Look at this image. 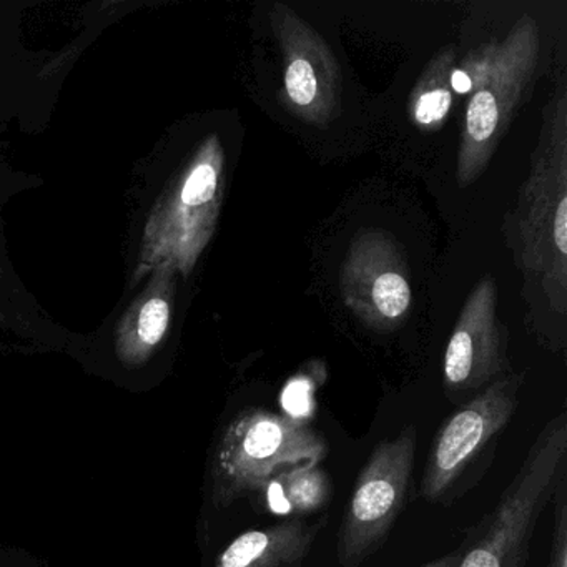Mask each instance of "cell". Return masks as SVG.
<instances>
[{"mask_svg": "<svg viewBox=\"0 0 567 567\" xmlns=\"http://www.w3.org/2000/svg\"><path fill=\"white\" fill-rule=\"evenodd\" d=\"M520 268L557 313L567 293V95L557 92L544 111L539 141L516 208Z\"/></svg>", "mask_w": 567, "mask_h": 567, "instance_id": "6da1fadb", "label": "cell"}, {"mask_svg": "<svg viewBox=\"0 0 567 567\" xmlns=\"http://www.w3.org/2000/svg\"><path fill=\"white\" fill-rule=\"evenodd\" d=\"M225 152L218 135L205 138L158 197L145 224L134 284L168 265L187 278L210 244L224 204Z\"/></svg>", "mask_w": 567, "mask_h": 567, "instance_id": "7a4b0ae2", "label": "cell"}, {"mask_svg": "<svg viewBox=\"0 0 567 567\" xmlns=\"http://www.w3.org/2000/svg\"><path fill=\"white\" fill-rule=\"evenodd\" d=\"M567 474V414L550 417L494 509L461 547L456 567H526L537 523Z\"/></svg>", "mask_w": 567, "mask_h": 567, "instance_id": "3957f363", "label": "cell"}, {"mask_svg": "<svg viewBox=\"0 0 567 567\" xmlns=\"http://www.w3.org/2000/svg\"><path fill=\"white\" fill-rule=\"evenodd\" d=\"M328 443L307 421L264 408L241 411L225 426L210 463L212 501L218 509L267 491L288 467L320 464Z\"/></svg>", "mask_w": 567, "mask_h": 567, "instance_id": "277c9868", "label": "cell"}, {"mask_svg": "<svg viewBox=\"0 0 567 567\" xmlns=\"http://www.w3.org/2000/svg\"><path fill=\"white\" fill-rule=\"evenodd\" d=\"M539 59V29L523 16L499 42L493 71L470 95L457 151V184L470 187L486 171L533 85Z\"/></svg>", "mask_w": 567, "mask_h": 567, "instance_id": "5b68a950", "label": "cell"}, {"mask_svg": "<svg viewBox=\"0 0 567 567\" xmlns=\"http://www.w3.org/2000/svg\"><path fill=\"white\" fill-rule=\"evenodd\" d=\"M524 373H507L487 384L440 427L424 466L420 494L426 503L447 504L467 474L493 456L497 437L519 406Z\"/></svg>", "mask_w": 567, "mask_h": 567, "instance_id": "8992f818", "label": "cell"}, {"mask_svg": "<svg viewBox=\"0 0 567 567\" xmlns=\"http://www.w3.org/2000/svg\"><path fill=\"white\" fill-rule=\"evenodd\" d=\"M416 454V430L406 426L396 437L374 447L358 474L338 530L341 567H360L373 556L406 504Z\"/></svg>", "mask_w": 567, "mask_h": 567, "instance_id": "52a82bcc", "label": "cell"}, {"mask_svg": "<svg viewBox=\"0 0 567 567\" xmlns=\"http://www.w3.org/2000/svg\"><path fill=\"white\" fill-rule=\"evenodd\" d=\"M340 287L347 307L371 330H394L410 313V265L386 230L358 231L341 265Z\"/></svg>", "mask_w": 567, "mask_h": 567, "instance_id": "ba28073f", "label": "cell"}, {"mask_svg": "<svg viewBox=\"0 0 567 567\" xmlns=\"http://www.w3.org/2000/svg\"><path fill=\"white\" fill-rule=\"evenodd\" d=\"M270 21L280 48L285 105L305 124H330L340 111L343 92L333 51L317 29L287 6H275Z\"/></svg>", "mask_w": 567, "mask_h": 567, "instance_id": "9c48e42d", "label": "cell"}, {"mask_svg": "<svg viewBox=\"0 0 567 567\" xmlns=\"http://www.w3.org/2000/svg\"><path fill=\"white\" fill-rule=\"evenodd\" d=\"M496 284L484 277L471 291L444 351V390L453 401L507 374L506 338L496 320Z\"/></svg>", "mask_w": 567, "mask_h": 567, "instance_id": "30bf717a", "label": "cell"}, {"mask_svg": "<svg viewBox=\"0 0 567 567\" xmlns=\"http://www.w3.org/2000/svg\"><path fill=\"white\" fill-rule=\"evenodd\" d=\"M177 271L161 265L151 274L147 287L122 317L115 333V354L125 367L147 363L168 333L177 288Z\"/></svg>", "mask_w": 567, "mask_h": 567, "instance_id": "8fae6325", "label": "cell"}, {"mask_svg": "<svg viewBox=\"0 0 567 567\" xmlns=\"http://www.w3.org/2000/svg\"><path fill=\"white\" fill-rule=\"evenodd\" d=\"M324 523L327 517L317 523L291 517L245 530L220 550L214 567H301Z\"/></svg>", "mask_w": 567, "mask_h": 567, "instance_id": "7c38bea8", "label": "cell"}, {"mask_svg": "<svg viewBox=\"0 0 567 567\" xmlns=\"http://www.w3.org/2000/svg\"><path fill=\"white\" fill-rule=\"evenodd\" d=\"M456 68V52L453 48L437 52L424 69L408 101L410 121L420 131H440L454 104L451 74Z\"/></svg>", "mask_w": 567, "mask_h": 567, "instance_id": "4fadbf2b", "label": "cell"}, {"mask_svg": "<svg viewBox=\"0 0 567 567\" xmlns=\"http://www.w3.org/2000/svg\"><path fill=\"white\" fill-rule=\"evenodd\" d=\"M268 493H278L287 513L305 516L323 509L333 496L330 474L320 464H300L281 471L267 487Z\"/></svg>", "mask_w": 567, "mask_h": 567, "instance_id": "5bb4252c", "label": "cell"}, {"mask_svg": "<svg viewBox=\"0 0 567 567\" xmlns=\"http://www.w3.org/2000/svg\"><path fill=\"white\" fill-rule=\"evenodd\" d=\"M499 42H484L470 52L451 74L453 95H473L489 78L496 61Z\"/></svg>", "mask_w": 567, "mask_h": 567, "instance_id": "9a60e30c", "label": "cell"}, {"mask_svg": "<svg viewBox=\"0 0 567 567\" xmlns=\"http://www.w3.org/2000/svg\"><path fill=\"white\" fill-rule=\"evenodd\" d=\"M554 533L547 567H567V474L560 477L553 496Z\"/></svg>", "mask_w": 567, "mask_h": 567, "instance_id": "2e32d148", "label": "cell"}, {"mask_svg": "<svg viewBox=\"0 0 567 567\" xmlns=\"http://www.w3.org/2000/svg\"><path fill=\"white\" fill-rule=\"evenodd\" d=\"M461 549L454 550V553L444 554V556L437 557V559L431 560V563L424 564L421 567H456L460 563Z\"/></svg>", "mask_w": 567, "mask_h": 567, "instance_id": "e0dca14e", "label": "cell"}]
</instances>
